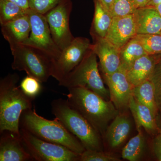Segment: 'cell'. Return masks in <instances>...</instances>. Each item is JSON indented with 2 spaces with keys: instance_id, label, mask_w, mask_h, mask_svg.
<instances>
[{
  "instance_id": "13",
  "label": "cell",
  "mask_w": 161,
  "mask_h": 161,
  "mask_svg": "<svg viewBox=\"0 0 161 161\" xmlns=\"http://www.w3.org/2000/svg\"><path fill=\"white\" fill-rule=\"evenodd\" d=\"M137 35L134 14L114 17L106 39L120 49Z\"/></svg>"
},
{
  "instance_id": "35",
  "label": "cell",
  "mask_w": 161,
  "mask_h": 161,
  "mask_svg": "<svg viewBox=\"0 0 161 161\" xmlns=\"http://www.w3.org/2000/svg\"><path fill=\"white\" fill-rule=\"evenodd\" d=\"M137 8L147 6L149 0H133Z\"/></svg>"
},
{
  "instance_id": "33",
  "label": "cell",
  "mask_w": 161,
  "mask_h": 161,
  "mask_svg": "<svg viewBox=\"0 0 161 161\" xmlns=\"http://www.w3.org/2000/svg\"><path fill=\"white\" fill-rule=\"evenodd\" d=\"M114 0H99L106 9L109 11Z\"/></svg>"
},
{
  "instance_id": "1",
  "label": "cell",
  "mask_w": 161,
  "mask_h": 161,
  "mask_svg": "<svg viewBox=\"0 0 161 161\" xmlns=\"http://www.w3.org/2000/svg\"><path fill=\"white\" fill-rule=\"evenodd\" d=\"M19 76L9 74L0 81V132L20 134V119L24 111L32 108L33 99L26 96L18 83Z\"/></svg>"
},
{
  "instance_id": "24",
  "label": "cell",
  "mask_w": 161,
  "mask_h": 161,
  "mask_svg": "<svg viewBox=\"0 0 161 161\" xmlns=\"http://www.w3.org/2000/svg\"><path fill=\"white\" fill-rule=\"evenodd\" d=\"M27 11L9 0H0V24L3 25L15 19L26 14Z\"/></svg>"
},
{
  "instance_id": "20",
  "label": "cell",
  "mask_w": 161,
  "mask_h": 161,
  "mask_svg": "<svg viewBox=\"0 0 161 161\" xmlns=\"http://www.w3.org/2000/svg\"><path fill=\"white\" fill-rule=\"evenodd\" d=\"M95 13L92 25V35L94 37L105 38L113 17L99 0H94Z\"/></svg>"
},
{
  "instance_id": "4",
  "label": "cell",
  "mask_w": 161,
  "mask_h": 161,
  "mask_svg": "<svg viewBox=\"0 0 161 161\" xmlns=\"http://www.w3.org/2000/svg\"><path fill=\"white\" fill-rule=\"evenodd\" d=\"M51 109L55 118L78 138L86 150L103 151L100 132L67 100L58 98L53 100Z\"/></svg>"
},
{
  "instance_id": "29",
  "label": "cell",
  "mask_w": 161,
  "mask_h": 161,
  "mask_svg": "<svg viewBox=\"0 0 161 161\" xmlns=\"http://www.w3.org/2000/svg\"><path fill=\"white\" fill-rule=\"evenodd\" d=\"M61 1L62 0H28V4L30 9L44 15Z\"/></svg>"
},
{
  "instance_id": "19",
  "label": "cell",
  "mask_w": 161,
  "mask_h": 161,
  "mask_svg": "<svg viewBox=\"0 0 161 161\" xmlns=\"http://www.w3.org/2000/svg\"><path fill=\"white\" fill-rule=\"evenodd\" d=\"M132 129L131 121L124 115L119 114L107 128L106 138L112 148L119 147L125 140Z\"/></svg>"
},
{
  "instance_id": "26",
  "label": "cell",
  "mask_w": 161,
  "mask_h": 161,
  "mask_svg": "<svg viewBox=\"0 0 161 161\" xmlns=\"http://www.w3.org/2000/svg\"><path fill=\"white\" fill-rule=\"evenodd\" d=\"M137 9L133 0H114L109 12L112 17L134 14Z\"/></svg>"
},
{
  "instance_id": "30",
  "label": "cell",
  "mask_w": 161,
  "mask_h": 161,
  "mask_svg": "<svg viewBox=\"0 0 161 161\" xmlns=\"http://www.w3.org/2000/svg\"><path fill=\"white\" fill-rule=\"evenodd\" d=\"M81 161H119L120 159L105 153L103 151L86 150L80 155Z\"/></svg>"
},
{
  "instance_id": "12",
  "label": "cell",
  "mask_w": 161,
  "mask_h": 161,
  "mask_svg": "<svg viewBox=\"0 0 161 161\" xmlns=\"http://www.w3.org/2000/svg\"><path fill=\"white\" fill-rule=\"evenodd\" d=\"M91 48L97 55L104 75H111L118 70L121 65L120 49L105 38L94 37Z\"/></svg>"
},
{
  "instance_id": "34",
  "label": "cell",
  "mask_w": 161,
  "mask_h": 161,
  "mask_svg": "<svg viewBox=\"0 0 161 161\" xmlns=\"http://www.w3.org/2000/svg\"><path fill=\"white\" fill-rule=\"evenodd\" d=\"M155 118L159 131V132H161V107L158 109Z\"/></svg>"
},
{
  "instance_id": "25",
  "label": "cell",
  "mask_w": 161,
  "mask_h": 161,
  "mask_svg": "<svg viewBox=\"0 0 161 161\" xmlns=\"http://www.w3.org/2000/svg\"><path fill=\"white\" fill-rule=\"evenodd\" d=\"M135 37L148 54L161 55V35L137 34Z\"/></svg>"
},
{
  "instance_id": "11",
  "label": "cell",
  "mask_w": 161,
  "mask_h": 161,
  "mask_svg": "<svg viewBox=\"0 0 161 161\" xmlns=\"http://www.w3.org/2000/svg\"><path fill=\"white\" fill-rule=\"evenodd\" d=\"M104 76L109 91L110 100L116 108L119 111L129 108L133 87L127 78L126 69L121 65L116 72Z\"/></svg>"
},
{
  "instance_id": "32",
  "label": "cell",
  "mask_w": 161,
  "mask_h": 161,
  "mask_svg": "<svg viewBox=\"0 0 161 161\" xmlns=\"http://www.w3.org/2000/svg\"><path fill=\"white\" fill-rule=\"evenodd\" d=\"M21 6L23 9L28 11L30 9L28 0H9Z\"/></svg>"
},
{
  "instance_id": "23",
  "label": "cell",
  "mask_w": 161,
  "mask_h": 161,
  "mask_svg": "<svg viewBox=\"0 0 161 161\" xmlns=\"http://www.w3.org/2000/svg\"><path fill=\"white\" fill-rule=\"evenodd\" d=\"M132 137L122 151V157L130 161L139 160L143 155L146 148V141L142 131Z\"/></svg>"
},
{
  "instance_id": "7",
  "label": "cell",
  "mask_w": 161,
  "mask_h": 161,
  "mask_svg": "<svg viewBox=\"0 0 161 161\" xmlns=\"http://www.w3.org/2000/svg\"><path fill=\"white\" fill-rule=\"evenodd\" d=\"M20 134L25 148L34 161H80V154L64 146L40 139L22 128Z\"/></svg>"
},
{
  "instance_id": "5",
  "label": "cell",
  "mask_w": 161,
  "mask_h": 161,
  "mask_svg": "<svg viewBox=\"0 0 161 161\" xmlns=\"http://www.w3.org/2000/svg\"><path fill=\"white\" fill-rule=\"evenodd\" d=\"M13 61V69L26 72L42 83L52 77L54 60L46 53L34 47L23 44L9 45Z\"/></svg>"
},
{
  "instance_id": "14",
  "label": "cell",
  "mask_w": 161,
  "mask_h": 161,
  "mask_svg": "<svg viewBox=\"0 0 161 161\" xmlns=\"http://www.w3.org/2000/svg\"><path fill=\"white\" fill-rule=\"evenodd\" d=\"M1 134L0 161H34L25 148L20 135L8 131Z\"/></svg>"
},
{
  "instance_id": "3",
  "label": "cell",
  "mask_w": 161,
  "mask_h": 161,
  "mask_svg": "<svg viewBox=\"0 0 161 161\" xmlns=\"http://www.w3.org/2000/svg\"><path fill=\"white\" fill-rule=\"evenodd\" d=\"M20 128L24 129L40 139L64 146L80 154L86 150L78 138L59 121L49 120L38 115L35 109L24 111L20 119Z\"/></svg>"
},
{
  "instance_id": "8",
  "label": "cell",
  "mask_w": 161,
  "mask_h": 161,
  "mask_svg": "<svg viewBox=\"0 0 161 161\" xmlns=\"http://www.w3.org/2000/svg\"><path fill=\"white\" fill-rule=\"evenodd\" d=\"M72 7L71 0H62L44 14L53 40L61 51L69 46L75 38L69 26Z\"/></svg>"
},
{
  "instance_id": "10",
  "label": "cell",
  "mask_w": 161,
  "mask_h": 161,
  "mask_svg": "<svg viewBox=\"0 0 161 161\" xmlns=\"http://www.w3.org/2000/svg\"><path fill=\"white\" fill-rule=\"evenodd\" d=\"M27 13L30 20L31 31L28 40L23 44L36 47L46 53L54 60H57L61 51L53 40L45 15L30 9Z\"/></svg>"
},
{
  "instance_id": "22",
  "label": "cell",
  "mask_w": 161,
  "mask_h": 161,
  "mask_svg": "<svg viewBox=\"0 0 161 161\" xmlns=\"http://www.w3.org/2000/svg\"><path fill=\"white\" fill-rule=\"evenodd\" d=\"M147 54L142 43L135 36L120 49L121 66L127 71L136 60Z\"/></svg>"
},
{
  "instance_id": "18",
  "label": "cell",
  "mask_w": 161,
  "mask_h": 161,
  "mask_svg": "<svg viewBox=\"0 0 161 161\" xmlns=\"http://www.w3.org/2000/svg\"><path fill=\"white\" fill-rule=\"evenodd\" d=\"M129 108L134 118L138 132L143 128L153 135L159 133L155 116L148 107L139 102L132 96L129 102Z\"/></svg>"
},
{
  "instance_id": "6",
  "label": "cell",
  "mask_w": 161,
  "mask_h": 161,
  "mask_svg": "<svg viewBox=\"0 0 161 161\" xmlns=\"http://www.w3.org/2000/svg\"><path fill=\"white\" fill-rule=\"evenodd\" d=\"M59 85L68 89L84 88L95 92L105 100L110 99L109 91L105 86L99 74L97 55L91 48L81 62L59 82Z\"/></svg>"
},
{
  "instance_id": "15",
  "label": "cell",
  "mask_w": 161,
  "mask_h": 161,
  "mask_svg": "<svg viewBox=\"0 0 161 161\" xmlns=\"http://www.w3.org/2000/svg\"><path fill=\"white\" fill-rule=\"evenodd\" d=\"M133 14L137 35L161 34V16L155 7H140Z\"/></svg>"
},
{
  "instance_id": "21",
  "label": "cell",
  "mask_w": 161,
  "mask_h": 161,
  "mask_svg": "<svg viewBox=\"0 0 161 161\" xmlns=\"http://www.w3.org/2000/svg\"><path fill=\"white\" fill-rule=\"evenodd\" d=\"M132 92V96L136 100L148 107L156 118L158 108L156 102L154 87L152 82L149 79L133 87Z\"/></svg>"
},
{
  "instance_id": "31",
  "label": "cell",
  "mask_w": 161,
  "mask_h": 161,
  "mask_svg": "<svg viewBox=\"0 0 161 161\" xmlns=\"http://www.w3.org/2000/svg\"><path fill=\"white\" fill-rule=\"evenodd\" d=\"M153 151L158 160L161 161V132L154 139L153 143Z\"/></svg>"
},
{
  "instance_id": "37",
  "label": "cell",
  "mask_w": 161,
  "mask_h": 161,
  "mask_svg": "<svg viewBox=\"0 0 161 161\" xmlns=\"http://www.w3.org/2000/svg\"><path fill=\"white\" fill-rule=\"evenodd\" d=\"M155 7L157 10L158 11L159 13L161 16V4H158V5H156V6H153Z\"/></svg>"
},
{
  "instance_id": "17",
  "label": "cell",
  "mask_w": 161,
  "mask_h": 161,
  "mask_svg": "<svg viewBox=\"0 0 161 161\" xmlns=\"http://www.w3.org/2000/svg\"><path fill=\"white\" fill-rule=\"evenodd\" d=\"M159 58L156 55H144L127 70V78L133 87L149 80Z\"/></svg>"
},
{
  "instance_id": "2",
  "label": "cell",
  "mask_w": 161,
  "mask_h": 161,
  "mask_svg": "<svg viewBox=\"0 0 161 161\" xmlns=\"http://www.w3.org/2000/svg\"><path fill=\"white\" fill-rule=\"evenodd\" d=\"M67 101L100 132L105 133L110 121L119 114L111 100H106L95 92L82 87L68 89Z\"/></svg>"
},
{
  "instance_id": "36",
  "label": "cell",
  "mask_w": 161,
  "mask_h": 161,
  "mask_svg": "<svg viewBox=\"0 0 161 161\" xmlns=\"http://www.w3.org/2000/svg\"><path fill=\"white\" fill-rule=\"evenodd\" d=\"M160 4H161V0H149L147 6H154Z\"/></svg>"
},
{
  "instance_id": "28",
  "label": "cell",
  "mask_w": 161,
  "mask_h": 161,
  "mask_svg": "<svg viewBox=\"0 0 161 161\" xmlns=\"http://www.w3.org/2000/svg\"><path fill=\"white\" fill-rule=\"evenodd\" d=\"M149 80L154 87L156 102L158 109L161 107V57L156 64Z\"/></svg>"
},
{
  "instance_id": "16",
  "label": "cell",
  "mask_w": 161,
  "mask_h": 161,
  "mask_svg": "<svg viewBox=\"0 0 161 161\" xmlns=\"http://www.w3.org/2000/svg\"><path fill=\"white\" fill-rule=\"evenodd\" d=\"M1 31L9 45L26 43L31 31L28 13L1 25Z\"/></svg>"
},
{
  "instance_id": "27",
  "label": "cell",
  "mask_w": 161,
  "mask_h": 161,
  "mask_svg": "<svg viewBox=\"0 0 161 161\" xmlns=\"http://www.w3.org/2000/svg\"><path fill=\"white\" fill-rule=\"evenodd\" d=\"M41 84L36 78L27 75L21 81L19 86L26 96L34 100L42 91Z\"/></svg>"
},
{
  "instance_id": "9",
  "label": "cell",
  "mask_w": 161,
  "mask_h": 161,
  "mask_svg": "<svg viewBox=\"0 0 161 161\" xmlns=\"http://www.w3.org/2000/svg\"><path fill=\"white\" fill-rule=\"evenodd\" d=\"M92 45L87 38H75L54 61L52 77L59 82L63 80L81 62Z\"/></svg>"
}]
</instances>
